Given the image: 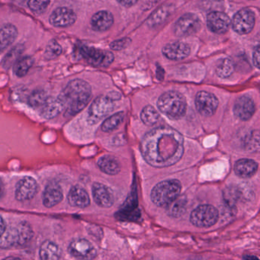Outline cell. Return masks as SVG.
<instances>
[{
	"label": "cell",
	"mask_w": 260,
	"mask_h": 260,
	"mask_svg": "<svg viewBox=\"0 0 260 260\" xmlns=\"http://www.w3.org/2000/svg\"><path fill=\"white\" fill-rule=\"evenodd\" d=\"M141 151L146 162L152 167H171L180 160L183 155V137L172 127H156L144 135Z\"/></svg>",
	"instance_id": "cell-1"
},
{
	"label": "cell",
	"mask_w": 260,
	"mask_h": 260,
	"mask_svg": "<svg viewBox=\"0 0 260 260\" xmlns=\"http://www.w3.org/2000/svg\"><path fill=\"white\" fill-rule=\"evenodd\" d=\"M59 96L64 105L65 117L70 118L87 106L92 97V88L87 82L76 79L68 83Z\"/></svg>",
	"instance_id": "cell-2"
},
{
	"label": "cell",
	"mask_w": 260,
	"mask_h": 260,
	"mask_svg": "<svg viewBox=\"0 0 260 260\" xmlns=\"http://www.w3.org/2000/svg\"><path fill=\"white\" fill-rule=\"evenodd\" d=\"M158 109L171 119H179L186 112L187 103L183 95L176 91H169L160 95Z\"/></svg>",
	"instance_id": "cell-3"
},
{
	"label": "cell",
	"mask_w": 260,
	"mask_h": 260,
	"mask_svg": "<svg viewBox=\"0 0 260 260\" xmlns=\"http://www.w3.org/2000/svg\"><path fill=\"white\" fill-rule=\"evenodd\" d=\"M181 189L182 185L177 179L162 181L152 189L150 198L157 206L167 207L179 196Z\"/></svg>",
	"instance_id": "cell-4"
},
{
	"label": "cell",
	"mask_w": 260,
	"mask_h": 260,
	"mask_svg": "<svg viewBox=\"0 0 260 260\" xmlns=\"http://www.w3.org/2000/svg\"><path fill=\"white\" fill-rule=\"evenodd\" d=\"M115 109V99L109 95H101L94 100L88 112V122L95 124L107 116Z\"/></svg>",
	"instance_id": "cell-5"
},
{
	"label": "cell",
	"mask_w": 260,
	"mask_h": 260,
	"mask_svg": "<svg viewBox=\"0 0 260 260\" xmlns=\"http://www.w3.org/2000/svg\"><path fill=\"white\" fill-rule=\"evenodd\" d=\"M81 57L89 64L99 68H108L115 60L111 51L98 49L93 47L82 45L80 48Z\"/></svg>",
	"instance_id": "cell-6"
},
{
	"label": "cell",
	"mask_w": 260,
	"mask_h": 260,
	"mask_svg": "<svg viewBox=\"0 0 260 260\" xmlns=\"http://www.w3.org/2000/svg\"><path fill=\"white\" fill-rule=\"evenodd\" d=\"M218 219V211L212 205H202L191 212L190 220L197 228H210Z\"/></svg>",
	"instance_id": "cell-7"
},
{
	"label": "cell",
	"mask_w": 260,
	"mask_h": 260,
	"mask_svg": "<svg viewBox=\"0 0 260 260\" xmlns=\"http://www.w3.org/2000/svg\"><path fill=\"white\" fill-rule=\"evenodd\" d=\"M255 18L253 12L248 9L239 10L231 21L233 30L240 36L249 34L255 25Z\"/></svg>",
	"instance_id": "cell-8"
},
{
	"label": "cell",
	"mask_w": 260,
	"mask_h": 260,
	"mask_svg": "<svg viewBox=\"0 0 260 260\" xmlns=\"http://www.w3.org/2000/svg\"><path fill=\"white\" fill-rule=\"evenodd\" d=\"M201 28V21L196 15L186 13L174 25V33L178 37H188L196 34Z\"/></svg>",
	"instance_id": "cell-9"
},
{
	"label": "cell",
	"mask_w": 260,
	"mask_h": 260,
	"mask_svg": "<svg viewBox=\"0 0 260 260\" xmlns=\"http://www.w3.org/2000/svg\"><path fill=\"white\" fill-rule=\"evenodd\" d=\"M196 106L198 112L205 117L214 115L218 107V100L214 94L206 91L198 92L196 97Z\"/></svg>",
	"instance_id": "cell-10"
},
{
	"label": "cell",
	"mask_w": 260,
	"mask_h": 260,
	"mask_svg": "<svg viewBox=\"0 0 260 260\" xmlns=\"http://www.w3.org/2000/svg\"><path fill=\"white\" fill-rule=\"evenodd\" d=\"M68 252L75 258L92 259L96 256L97 252L93 245L86 239H76L68 247Z\"/></svg>",
	"instance_id": "cell-11"
},
{
	"label": "cell",
	"mask_w": 260,
	"mask_h": 260,
	"mask_svg": "<svg viewBox=\"0 0 260 260\" xmlns=\"http://www.w3.org/2000/svg\"><path fill=\"white\" fill-rule=\"evenodd\" d=\"M231 19L221 11L210 12L207 16V26L214 34H224L229 30Z\"/></svg>",
	"instance_id": "cell-12"
},
{
	"label": "cell",
	"mask_w": 260,
	"mask_h": 260,
	"mask_svg": "<svg viewBox=\"0 0 260 260\" xmlns=\"http://www.w3.org/2000/svg\"><path fill=\"white\" fill-rule=\"evenodd\" d=\"M77 16L75 12L68 7H59L51 13L49 18L50 23L57 28H68L72 26Z\"/></svg>",
	"instance_id": "cell-13"
},
{
	"label": "cell",
	"mask_w": 260,
	"mask_h": 260,
	"mask_svg": "<svg viewBox=\"0 0 260 260\" xmlns=\"http://www.w3.org/2000/svg\"><path fill=\"white\" fill-rule=\"evenodd\" d=\"M255 103L248 95H243L237 99L234 105V115L242 121L250 119L255 113Z\"/></svg>",
	"instance_id": "cell-14"
},
{
	"label": "cell",
	"mask_w": 260,
	"mask_h": 260,
	"mask_svg": "<svg viewBox=\"0 0 260 260\" xmlns=\"http://www.w3.org/2000/svg\"><path fill=\"white\" fill-rule=\"evenodd\" d=\"M164 57L170 60H182L189 56L191 48L189 45L182 42L167 44L162 50Z\"/></svg>",
	"instance_id": "cell-15"
},
{
	"label": "cell",
	"mask_w": 260,
	"mask_h": 260,
	"mask_svg": "<svg viewBox=\"0 0 260 260\" xmlns=\"http://www.w3.org/2000/svg\"><path fill=\"white\" fill-rule=\"evenodd\" d=\"M38 189L36 181L33 178L27 176L18 182L16 188V198L18 201L30 200L34 197Z\"/></svg>",
	"instance_id": "cell-16"
},
{
	"label": "cell",
	"mask_w": 260,
	"mask_h": 260,
	"mask_svg": "<svg viewBox=\"0 0 260 260\" xmlns=\"http://www.w3.org/2000/svg\"><path fill=\"white\" fill-rule=\"evenodd\" d=\"M92 196L94 201L102 208H110L114 203V196L110 188L99 182L92 185Z\"/></svg>",
	"instance_id": "cell-17"
},
{
	"label": "cell",
	"mask_w": 260,
	"mask_h": 260,
	"mask_svg": "<svg viewBox=\"0 0 260 260\" xmlns=\"http://www.w3.org/2000/svg\"><path fill=\"white\" fill-rule=\"evenodd\" d=\"M17 246H22L19 226L6 228L0 234V249H11Z\"/></svg>",
	"instance_id": "cell-18"
},
{
	"label": "cell",
	"mask_w": 260,
	"mask_h": 260,
	"mask_svg": "<svg viewBox=\"0 0 260 260\" xmlns=\"http://www.w3.org/2000/svg\"><path fill=\"white\" fill-rule=\"evenodd\" d=\"M63 199L61 187L55 182L48 184L43 193V204L47 208H53Z\"/></svg>",
	"instance_id": "cell-19"
},
{
	"label": "cell",
	"mask_w": 260,
	"mask_h": 260,
	"mask_svg": "<svg viewBox=\"0 0 260 260\" xmlns=\"http://www.w3.org/2000/svg\"><path fill=\"white\" fill-rule=\"evenodd\" d=\"M90 24L94 31H106L113 25L114 17L110 12L102 10L93 15Z\"/></svg>",
	"instance_id": "cell-20"
},
{
	"label": "cell",
	"mask_w": 260,
	"mask_h": 260,
	"mask_svg": "<svg viewBox=\"0 0 260 260\" xmlns=\"http://www.w3.org/2000/svg\"><path fill=\"white\" fill-rule=\"evenodd\" d=\"M68 202L73 207L84 208L90 204L89 194L84 188L80 186H74L68 194Z\"/></svg>",
	"instance_id": "cell-21"
},
{
	"label": "cell",
	"mask_w": 260,
	"mask_h": 260,
	"mask_svg": "<svg viewBox=\"0 0 260 260\" xmlns=\"http://www.w3.org/2000/svg\"><path fill=\"white\" fill-rule=\"evenodd\" d=\"M17 37V28L13 24H7L0 28V53L11 46Z\"/></svg>",
	"instance_id": "cell-22"
},
{
	"label": "cell",
	"mask_w": 260,
	"mask_h": 260,
	"mask_svg": "<svg viewBox=\"0 0 260 260\" xmlns=\"http://www.w3.org/2000/svg\"><path fill=\"white\" fill-rule=\"evenodd\" d=\"M64 109V105L60 96L57 98L48 97L46 103L42 106V115L46 119L55 118Z\"/></svg>",
	"instance_id": "cell-23"
},
{
	"label": "cell",
	"mask_w": 260,
	"mask_h": 260,
	"mask_svg": "<svg viewBox=\"0 0 260 260\" xmlns=\"http://www.w3.org/2000/svg\"><path fill=\"white\" fill-rule=\"evenodd\" d=\"M258 170V164L249 159H241L237 161L234 166V171L241 178H249L255 174Z\"/></svg>",
	"instance_id": "cell-24"
},
{
	"label": "cell",
	"mask_w": 260,
	"mask_h": 260,
	"mask_svg": "<svg viewBox=\"0 0 260 260\" xmlns=\"http://www.w3.org/2000/svg\"><path fill=\"white\" fill-rule=\"evenodd\" d=\"M173 7L170 5L162 6L156 10L147 19V24L150 28H155L164 23L173 13Z\"/></svg>",
	"instance_id": "cell-25"
},
{
	"label": "cell",
	"mask_w": 260,
	"mask_h": 260,
	"mask_svg": "<svg viewBox=\"0 0 260 260\" xmlns=\"http://www.w3.org/2000/svg\"><path fill=\"white\" fill-rule=\"evenodd\" d=\"M98 167L103 173L108 175L118 174L120 172V164L116 158L110 155L102 156L98 160Z\"/></svg>",
	"instance_id": "cell-26"
},
{
	"label": "cell",
	"mask_w": 260,
	"mask_h": 260,
	"mask_svg": "<svg viewBox=\"0 0 260 260\" xmlns=\"http://www.w3.org/2000/svg\"><path fill=\"white\" fill-rule=\"evenodd\" d=\"M167 213L170 217H179L185 212L187 199L185 196H179L167 206Z\"/></svg>",
	"instance_id": "cell-27"
},
{
	"label": "cell",
	"mask_w": 260,
	"mask_h": 260,
	"mask_svg": "<svg viewBox=\"0 0 260 260\" xmlns=\"http://www.w3.org/2000/svg\"><path fill=\"white\" fill-rule=\"evenodd\" d=\"M40 257L44 260H56L60 258V248L51 241H45L40 248Z\"/></svg>",
	"instance_id": "cell-28"
},
{
	"label": "cell",
	"mask_w": 260,
	"mask_h": 260,
	"mask_svg": "<svg viewBox=\"0 0 260 260\" xmlns=\"http://www.w3.org/2000/svg\"><path fill=\"white\" fill-rule=\"evenodd\" d=\"M25 46L23 45H17L13 47L4 57L2 62V67L5 70L10 69L14 66L17 60L22 57Z\"/></svg>",
	"instance_id": "cell-29"
},
{
	"label": "cell",
	"mask_w": 260,
	"mask_h": 260,
	"mask_svg": "<svg viewBox=\"0 0 260 260\" xmlns=\"http://www.w3.org/2000/svg\"><path fill=\"white\" fill-rule=\"evenodd\" d=\"M35 60L31 56L21 57L13 66V72L18 77H23L27 75L31 67L34 64Z\"/></svg>",
	"instance_id": "cell-30"
},
{
	"label": "cell",
	"mask_w": 260,
	"mask_h": 260,
	"mask_svg": "<svg viewBox=\"0 0 260 260\" xmlns=\"http://www.w3.org/2000/svg\"><path fill=\"white\" fill-rule=\"evenodd\" d=\"M235 70L234 61L230 58L221 59L216 68V74L220 78L226 79L231 77Z\"/></svg>",
	"instance_id": "cell-31"
},
{
	"label": "cell",
	"mask_w": 260,
	"mask_h": 260,
	"mask_svg": "<svg viewBox=\"0 0 260 260\" xmlns=\"http://www.w3.org/2000/svg\"><path fill=\"white\" fill-rule=\"evenodd\" d=\"M124 117L125 115H124V112H118L115 115H112L103 122V125H102V130L104 132H111L115 130L124 121Z\"/></svg>",
	"instance_id": "cell-32"
},
{
	"label": "cell",
	"mask_w": 260,
	"mask_h": 260,
	"mask_svg": "<svg viewBox=\"0 0 260 260\" xmlns=\"http://www.w3.org/2000/svg\"><path fill=\"white\" fill-rule=\"evenodd\" d=\"M141 118L146 125H154L159 120V114L153 106H147L141 112Z\"/></svg>",
	"instance_id": "cell-33"
},
{
	"label": "cell",
	"mask_w": 260,
	"mask_h": 260,
	"mask_svg": "<svg viewBox=\"0 0 260 260\" xmlns=\"http://www.w3.org/2000/svg\"><path fill=\"white\" fill-rule=\"evenodd\" d=\"M48 96L45 91L42 89H36L31 92V95L28 97V104L31 107L42 108V106L46 103Z\"/></svg>",
	"instance_id": "cell-34"
},
{
	"label": "cell",
	"mask_w": 260,
	"mask_h": 260,
	"mask_svg": "<svg viewBox=\"0 0 260 260\" xmlns=\"http://www.w3.org/2000/svg\"><path fill=\"white\" fill-rule=\"evenodd\" d=\"M223 197L224 203L231 208V207L234 206L240 199V191L237 187H228L223 191Z\"/></svg>",
	"instance_id": "cell-35"
},
{
	"label": "cell",
	"mask_w": 260,
	"mask_h": 260,
	"mask_svg": "<svg viewBox=\"0 0 260 260\" xmlns=\"http://www.w3.org/2000/svg\"><path fill=\"white\" fill-rule=\"evenodd\" d=\"M62 47L56 40L50 41L45 49V55L47 60H54L62 54Z\"/></svg>",
	"instance_id": "cell-36"
},
{
	"label": "cell",
	"mask_w": 260,
	"mask_h": 260,
	"mask_svg": "<svg viewBox=\"0 0 260 260\" xmlns=\"http://www.w3.org/2000/svg\"><path fill=\"white\" fill-rule=\"evenodd\" d=\"M51 0H28L30 10L36 15H42L48 10Z\"/></svg>",
	"instance_id": "cell-37"
},
{
	"label": "cell",
	"mask_w": 260,
	"mask_h": 260,
	"mask_svg": "<svg viewBox=\"0 0 260 260\" xmlns=\"http://www.w3.org/2000/svg\"><path fill=\"white\" fill-rule=\"evenodd\" d=\"M246 146L248 150L257 151L259 147V135L258 132H252L246 138Z\"/></svg>",
	"instance_id": "cell-38"
},
{
	"label": "cell",
	"mask_w": 260,
	"mask_h": 260,
	"mask_svg": "<svg viewBox=\"0 0 260 260\" xmlns=\"http://www.w3.org/2000/svg\"><path fill=\"white\" fill-rule=\"evenodd\" d=\"M131 42H132V39L129 38H123V39H118V40L112 42L110 48L114 51H121L129 46Z\"/></svg>",
	"instance_id": "cell-39"
},
{
	"label": "cell",
	"mask_w": 260,
	"mask_h": 260,
	"mask_svg": "<svg viewBox=\"0 0 260 260\" xmlns=\"http://www.w3.org/2000/svg\"><path fill=\"white\" fill-rule=\"evenodd\" d=\"M252 62H253L254 66L259 69V46L257 45L254 49L253 54H252Z\"/></svg>",
	"instance_id": "cell-40"
},
{
	"label": "cell",
	"mask_w": 260,
	"mask_h": 260,
	"mask_svg": "<svg viewBox=\"0 0 260 260\" xmlns=\"http://www.w3.org/2000/svg\"><path fill=\"white\" fill-rule=\"evenodd\" d=\"M116 1L120 5L127 8L133 7L138 2V0H116Z\"/></svg>",
	"instance_id": "cell-41"
},
{
	"label": "cell",
	"mask_w": 260,
	"mask_h": 260,
	"mask_svg": "<svg viewBox=\"0 0 260 260\" xmlns=\"http://www.w3.org/2000/svg\"><path fill=\"white\" fill-rule=\"evenodd\" d=\"M6 223L5 221H4L3 217L0 216V234H2L3 232L5 231L6 229Z\"/></svg>",
	"instance_id": "cell-42"
},
{
	"label": "cell",
	"mask_w": 260,
	"mask_h": 260,
	"mask_svg": "<svg viewBox=\"0 0 260 260\" xmlns=\"http://www.w3.org/2000/svg\"><path fill=\"white\" fill-rule=\"evenodd\" d=\"M4 192H5V186L2 179H0V199L4 197Z\"/></svg>",
	"instance_id": "cell-43"
},
{
	"label": "cell",
	"mask_w": 260,
	"mask_h": 260,
	"mask_svg": "<svg viewBox=\"0 0 260 260\" xmlns=\"http://www.w3.org/2000/svg\"><path fill=\"white\" fill-rule=\"evenodd\" d=\"M243 258H246V259H249V258H257V257L254 256V255H246Z\"/></svg>",
	"instance_id": "cell-44"
}]
</instances>
